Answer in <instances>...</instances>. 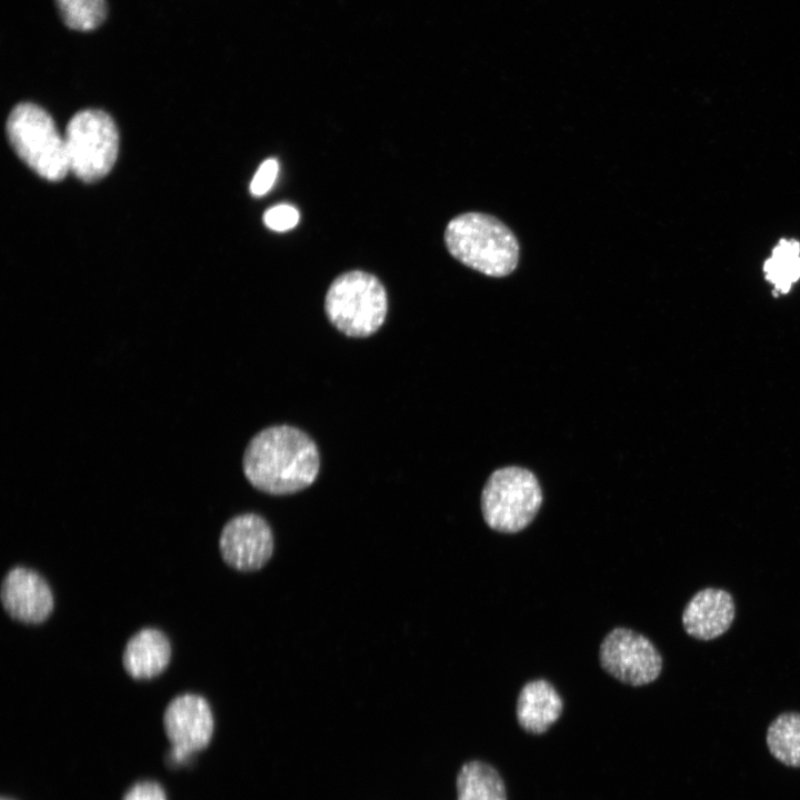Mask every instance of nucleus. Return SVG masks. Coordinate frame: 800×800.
<instances>
[{
    "label": "nucleus",
    "instance_id": "obj_1",
    "mask_svg": "<svg viewBox=\"0 0 800 800\" xmlns=\"http://www.w3.org/2000/svg\"><path fill=\"white\" fill-rule=\"evenodd\" d=\"M320 467L314 441L291 426H271L249 441L242 471L256 489L276 496L291 494L313 483Z\"/></svg>",
    "mask_w": 800,
    "mask_h": 800
},
{
    "label": "nucleus",
    "instance_id": "obj_2",
    "mask_svg": "<svg viewBox=\"0 0 800 800\" xmlns=\"http://www.w3.org/2000/svg\"><path fill=\"white\" fill-rule=\"evenodd\" d=\"M444 240L453 258L486 276H508L518 264L517 238L492 216L480 212L457 216L448 223Z\"/></svg>",
    "mask_w": 800,
    "mask_h": 800
},
{
    "label": "nucleus",
    "instance_id": "obj_3",
    "mask_svg": "<svg viewBox=\"0 0 800 800\" xmlns=\"http://www.w3.org/2000/svg\"><path fill=\"white\" fill-rule=\"evenodd\" d=\"M324 310L330 322L346 336L369 337L384 322L387 292L379 279L368 272H344L329 287Z\"/></svg>",
    "mask_w": 800,
    "mask_h": 800
},
{
    "label": "nucleus",
    "instance_id": "obj_4",
    "mask_svg": "<svg viewBox=\"0 0 800 800\" xmlns=\"http://www.w3.org/2000/svg\"><path fill=\"white\" fill-rule=\"evenodd\" d=\"M7 133L19 158L40 177L59 181L69 172L64 137L39 106H16L7 121Z\"/></svg>",
    "mask_w": 800,
    "mask_h": 800
},
{
    "label": "nucleus",
    "instance_id": "obj_5",
    "mask_svg": "<svg viewBox=\"0 0 800 800\" xmlns=\"http://www.w3.org/2000/svg\"><path fill=\"white\" fill-rule=\"evenodd\" d=\"M542 503L536 476L520 467L496 470L481 493V511L489 528L516 533L534 519Z\"/></svg>",
    "mask_w": 800,
    "mask_h": 800
},
{
    "label": "nucleus",
    "instance_id": "obj_6",
    "mask_svg": "<svg viewBox=\"0 0 800 800\" xmlns=\"http://www.w3.org/2000/svg\"><path fill=\"white\" fill-rule=\"evenodd\" d=\"M63 137L69 171L80 180L94 182L113 167L119 134L113 120L104 111H79L69 121Z\"/></svg>",
    "mask_w": 800,
    "mask_h": 800
},
{
    "label": "nucleus",
    "instance_id": "obj_7",
    "mask_svg": "<svg viewBox=\"0 0 800 800\" xmlns=\"http://www.w3.org/2000/svg\"><path fill=\"white\" fill-rule=\"evenodd\" d=\"M599 659L606 672L633 687L656 681L663 664L660 652L647 637L622 627L604 637Z\"/></svg>",
    "mask_w": 800,
    "mask_h": 800
},
{
    "label": "nucleus",
    "instance_id": "obj_8",
    "mask_svg": "<svg viewBox=\"0 0 800 800\" xmlns=\"http://www.w3.org/2000/svg\"><path fill=\"white\" fill-rule=\"evenodd\" d=\"M273 533L259 514L242 513L231 518L222 528L219 550L223 561L240 571L261 569L271 558Z\"/></svg>",
    "mask_w": 800,
    "mask_h": 800
},
{
    "label": "nucleus",
    "instance_id": "obj_9",
    "mask_svg": "<svg viewBox=\"0 0 800 800\" xmlns=\"http://www.w3.org/2000/svg\"><path fill=\"white\" fill-rule=\"evenodd\" d=\"M0 600L9 617L27 624L46 621L54 607L48 582L38 572L24 567H14L6 573Z\"/></svg>",
    "mask_w": 800,
    "mask_h": 800
},
{
    "label": "nucleus",
    "instance_id": "obj_10",
    "mask_svg": "<svg viewBox=\"0 0 800 800\" xmlns=\"http://www.w3.org/2000/svg\"><path fill=\"white\" fill-rule=\"evenodd\" d=\"M163 728L172 747L190 753L206 748L213 734L214 720L208 701L196 693L172 699L163 713Z\"/></svg>",
    "mask_w": 800,
    "mask_h": 800
},
{
    "label": "nucleus",
    "instance_id": "obj_11",
    "mask_svg": "<svg viewBox=\"0 0 800 800\" xmlns=\"http://www.w3.org/2000/svg\"><path fill=\"white\" fill-rule=\"evenodd\" d=\"M736 617L732 596L724 589L704 588L696 592L682 612V626L692 638L708 641L729 630Z\"/></svg>",
    "mask_w": 800,
    "mask_h": 800
},
{
    "label": "nucleus",
    "instance_id": "obj_12",
    "mask_svg": "<svg viewBox=\"0 0 800 800\" xmlns=\"http://www.w3.org/2000/svg\"><path fill=\"white\" fill-rule=\"evenodd\" d=\"M171 659V644L167 636L154 628H143L127 642L122 664L133 679L147 680L162 673Z\"/></svg>",
    "mask_w": 800,
    "mask_h": 800
},
{
    "label": "nucleus",
    "instance_id": "obj_13",
    "mask_svg": "<svg viewBox=\"0 0 800 800\" xmlns=\"http://www.w3.org/2000/svg\"><path fill=\"white\" fill-rule=\"evenodd\" d=\"M516 712L524 731L540 734L561 716L562 699L549 681L532 680L520 690Z\"/></svg>",
    "mask_w": 800,
    "mask_h": 800
},
{
    "label": "nucleus",
    "instance_id": "obj_14",
    "mask_svg": "<svg viewBox=\"0 0 800 800\" xmlns=\"http://www.w3.org/2000/svg\"><path fill=\"white\" fill-rule=\"evenodd\" d=\"M456 786L457 800H507L499 772L482 761L466 762L458 772Z\"/></svg>",
    "mask_w": 800,
    "mask_h": 800
},
{
    "label": "nucleus",
    "instance_id": "obj_15",
    "mask_svg": "<svg viewBox=\"0 0 800 800\" xmlns=\"http://www.w3.org/2000/svg\"><path fill=\"white\" fill-rule=\"evenodd\" d=\"M767 744L771 754L789 767H800V713L779 714L768 727Z\"/></svg>",
    "mask_w": 800,
    "mask_h": 800
},
{
    "label": "nucleus",
    "instance_id": "obj_16",
    "mask_svg": "<svg viewBox=\"0 0 800 800\" xmlns=\"http://www.w3.org/2000/svg\"><path fill=\"white\" fill-rule=\"evenodd\" d=\"M767 279L780 292H787L800 278V246L794 240H782L764 263Z\"/></svg>",
    "mask_w": 800,
    "mask_h": 800
},
{
    "label": "nucleus",
    "instance_id": "obj_17",
    "mask_svg": "<svg viewBox=\"0 0 800 800\" xmlns=\"http://www.w3.org/2000/svg\"><path fill=\"white\" fill-rule=\"evenodd\" d=\"M64 24L77 31H91L98 28L107 14L104 0H56Z\"/></svg>",
    "mask_w": 800,
    "mask_h": 800
},
{
    "label": "nucleus",
    "instance_id": "obj_18",
    "mask_svg": "<svg viewBox=\"0 0 800 800\" xmlns=\"http://www.w3.org/2000/svg\"><path fill=\"white\" fill-rule=\"evenodd\" d=\"M298 210L290 204H278L268 209L263 214L264 224L274 231H287L297 226Z\"/></svg>",
    "mask_w": 800,
    "mask_h": 800
},
{
    "label": "nucleus",
    "instance_id": "obj_19",
    "mask_svg": "<svg viewBox=\"0 0 800 800\" xmlns=\"http://www.w3.org/2000/svg\"><path fill=\"white\" fill-rule=\"evenodd\" d=\"M278 171L279 164L276 159L270 158L264 160L251 180L250 192L256 197L267 193L272 188L278 176Z\"/></svg>",
    "mask_w": 800,
    "mask_h": 800
},
{
    "label": "nucleus",
    "instance_id": "obj_20",
    "mask_svg": "<svg viewBox=\"0 0 800 800\" xmlns=\"http://www.w3.org/2000/svg\"><path fill=\"white\" fill-rule=\"evenodd\" d=\"M123 800H167L163 789L156 782L144 781L134 784Z\"/></svg>",
    "mask_w": 800,
    "mask_h": 800
}]
</instances>
